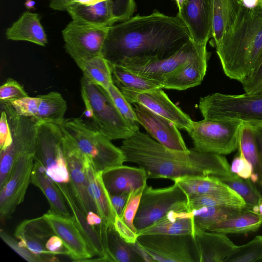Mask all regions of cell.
Returning a JSON list of instances; mask_svg holds the SVG:
<instances>
[{
	"label": "cell",
	"instance_id": "obj_1",
	"mask_svg": "<svg viewBox=\"0 0 262 262\" xmlns=\"http://www.w3.org/2000/svg\"><path fill=\"white\" fill-rule=\"evenodd\" d=\"M190 39L187 27L177 16L155 10L109 27L101 55L112 64H139L167 58Z\"/></svg>",
	"mask_w": 262,
	"mask_h": 262
},
{
	"label": "cell",
	"instance_id": "obj_2",
	"mask_svg": "<svg viewBox=\"0 0 262 262\" xmlns=\"http://www.w3.org/2000/svg\"><path fill=\"white\" fill-rule=\"evenodd\" d=\"M120 148L126 162L144 169L148 179L173 181L181 177L206 176L219 179L233 173L223 155L201 152L192 148L187 152L172 150L140 130L123 140Z\"/></svg>",
	"mask_w": 262,
	"mask_h": 262
},
{
	"label": "cell",
	"instance_id": "obj_3",
	"mask_svg": "<svg viewBox=\"0 0 262 262\" xmlns=\"http://www.w3.org/2000/svg\"><path fill=\"white\" fill-rule=\"evenodd\" d=\"M223 70L241 82L262 59V1L252 9L243 5L232 26L215 46Z\"/></svg>",
	"mask_w": 262,
	"mask_h": 262
},
{
	"label": "cell",
	"instance_id": "obj_4",
	"mask_svg": "<svg viewBox=\"0 0 262 262\" xmlns=\"http://www.w3.org/2000/svg\"><path fill=\"white\" fill-rule=\"evenodd\" d=\"M81 95L85 106L84 114L92 126L111 140L127 139L139 130L125 119L116 108L107 91L83 75Z\"/></svg>",
	"mask_w": 262,
	"mask_h": 262
},
{
	"label": "cell",
	"instance_id": "obj_5",
	"mask_svg": "<svg viewBox=\"0 0 262 262\" xmlns=\"http://www.w3.org/2000/svg\"><path fill=\"white\" fill-rule=\"evenodd\" d=\"M60 126L63 133L92 162L97 172H103L126 162L125 155L120 147L116 146L110 139L81 118L65 119Z\"/></svg>",
	"mask_w": 262,
	"mask_h": 262
},
{
	"label": "cell",
	"instance_id": "obj_6",
	"mask_svg": "<svg viewBox=\"0 0 262 262\" xmlns=\"http://www.w3.org/2000/svg\"><path fill=\"white\" fill-rule=\"evenodd\" d=\"M198 108L204 119H233L262 125V95L215 93L201 97Z\"/></svg>",
	"mask_w": 262,
	"mask_h": 262
},
{
	"label": "cell",
	"instance_id": "obj_7",
	"mask_svg": "<svg viewBox=\"0 0 262 262\" xmlns=\"http://www.w3.org/2000/svg\"><path fill=\"white\" fill-rule=\"evenodd\" d=\"M242 122L233 119H203L193 121L187 131L195 151L226 155L238 148Z\"/></svg>",
	"mask_w": 262,
	"mask_h": 262
},
{
	"label": "cell",
	"instance_id": "obj_8",
	"mask_svg": "<svg viewBox=\"0 0 262 262\" xmlns=\"http://www.w3.org/2000/svg\"><path fill=\"white\" fill-rule=\"evenodd\" d=\"M188 198L176 182L166 187L144 188L134 220L138 232L154 223L171 210L188 211Z\"/></svg>",
	"mask_w": 262,
	"mask_h": 262
},
{
	"label": "cell",
	"instance_id": "obj_9",
	"mask_svg": "<svg viewBox=\"0 0 262 262\" xmlns=\"http://www.w3.org/2000/svg\"><path fill=\"white\" fill-rule=\"evenodd\" d=\"M137 242L153 261L200 262L199 248L191 234L140 235Z\"/></svg>",
	"mask_w": 262,
	"mask_h": 262
},
{
	"label": "cell",
	"instance_id": "obj_10",
	"mask_svg": "<svg viewBox=\"0 0 262 262\" xmlns=\"http://www.w3.org/2000/svg\"><path fill=\"white\" fill-rule=\"evenodd\" d=\"M63 133L59 125L38 124L35 159L46 168L47 174L55 182L69 183L70 178L62 149Z\"/></svg>",
	"mask_w": 262,
	"mask_h": 262
},
{
	"label": "cell",
	"instance_id": "obj_11",
	"mask_svg": "<svg viewBox=\"0 0 262 262\" xmlns=\"http://www.w3.org/2000/svg\"><path fill=\"white\" fill-rule=\"evenodd\" d=\"M108 29L72 20L62 31L66 52L76 63L101 55Z\"/></svg>",
	"mask_w": 262,
	"mask_h": 262
},
{
	"label": "cell",
	"instance_id": "obj_12",
	"mask_svg": "<svg viewBox=\"0 0 262 262\" xmlns=\"http://www.w3.org/2000/svg\"><path fill=\"white\" fill-rule=\"evenodd\" d=\"M35 155L17 157L6 184L0 189V217L8 219L22 203L30 182Z\"/></svg>",
	"mask_w": 262,
	"mask_h": 262
},
{
	"label": "cell",
	"instance_id": "obj_13",
	"mask_svg": "<svg viewBox=\"0 0 262 262\" xmlns=\"http://www.w3.org/2000/svg\"><path fill=\"white\" fill-rule=\"evenodd\" d=\"M121 92L132 104L137 103L173 123L179 129L187 132L191 127L193 120L168 98L162 88L144 91L125 89Z\"/></svg>",
	"mask_w": 262,
	"mask_h": 262
},
{
	"label": "cell",
	"instance_id": "obj_14",
	"mask_svg": "<svg viewBox=\"0 0 262 262\" xmlns=\"http://www.w3.org/2000/svg\"><path fill=\"white\" fill-rule=\"evenodd\" d=\"M62 149L70 174L69 185L78 206L85 215L90 211L97 213L89 191L85 167L86 157L75 142L63 133Z\"/></svg>",
	"mask_w": 262,
	"mask_h": 262
},
{
	"label": "cell",
	"instance_id": "obj_15",
	"mask_svg": "<svg viewBox=\"0 0 262 262\" xmlns=\"http://www.w3.org/2000/svg\"><path fill=\"white\" fill-rule=\"evenodd\" d=\"M134 105L137 122L152 138L169 149L181 152L189 150L173 123L141 105L135 103Z\"/></svg>",
	"mask_w": 262,
	"mask_h": 262
},
{
	"label": "cell",
	"instance_id": "obj_16",
	"mask_svg": "<svg viewBox=\"0 0 262 262\" xmlns=\"http://www.w3.org/2000/svg\"><path fill=\"white\" fill-rule=\"evenodd\" d=\"M206 47L198 45L190 39L178 52L167 58L122 66L160 83L181 66L195 57Z\"/></svg>",
	"mask_w": 262,
	"mask_h": 262
},
{
	"label": "cell",
	"instance_id": "obj_17",
	"mask_svg": "<svg viewBox=\"0 0 262 262\" xmlns=\"http://www.w3.org/2000/svg\"><path fill=\"white\" fill-rule=\"evenodd\" d=\"M177 16L195 43L206 46L211 37L212 0H185Z\"/></svg>",
	"mask_w": 262,
	"mask_h": 262
},
{
	"label": "cell",
	"instance_id": "obj_18",
	"mask_svg": "<svg viewBox=\"0 0 262 262\" xmlns=\"http://www.w3.org/2000/svg\"><path fill=\"white\" fill-rule=\"evenodd\" d=\"M55 234L63 241L69 256L76 261H85L93 256L73 216H64L48 211L43 214Z\"/></svg>",
	"mask_w": 262,
	"mask_h": 262
},
{
	"label": "cell",
	"instance_id": "obj_19",
	"mask_svg": "<svg viewBox=\"0 0 262 262\" xmlns=\"http://www.w3.org/2000/svg\"><path fill=\"white\" fill-rule=\"evenodd\" d=\"M98 229L106 261H153L151 258L140 247L137 241L135 244H129L122 239L116 231L113 224L107 227L101 224Z\"/></svg>",
	"mask_w": 262,
	"mask_h": 262
},
{
	"label": "cell",
	"instance_id": "obj_20",
	"mask_svg": "<svg viewBox=\"0 0 262 262\" xmlns=\"http://www.w3.org/2000/svg\"><path fill=\"white\" fill-rule=\"evenodd\" d=\"M101 176L104 186L110 194L129 193L144 188L148 179L144 169L123 164L105 169Z\"/></svg>",
	"mask_w": 262,
	"mask_h": 262
},
{
	"label": "cell",
	"instance_id": "obj_21",
	"mask_svg": "<svg viewBox=\"0 0 262 262\" xmlns=\"http://www.w3.org/2000/svg\"><path fill=\"white\" fill-rule=\"evenodd\" d=\"M209 57L206 47L160 82L162 89L182 91L201 84L206 74Z\"/></svg>",
	"mask_w": 262,
	"mask_h": 262
},
{
	"label": "cell",
	"instance_id": "obj_22",
	"mask_svg": "<svg viewBox=\"0 0 262 262\" xmlns=\"http://www.w3.org/2000/svg\"><path fill=\"white\" fill-rule=\"evenodd\" d=\"M55 234L48 221L41 216L25 220L16 227L14 236L19 243L36 255L46 256L52 254L47 250L46 243Z\"/></svg>",
	"mask_w": 262,
	"mask_h": 262
},
{
	"label": "cell",
	"instance_id": "obj_23",
	"mask_svg": "<svg viewBox=\"0 0 262 262\" xmlns=\"http://www.w3.org/2000/svg\"><path fill=\"white\" fill-rule=\"evenodd\" d=\"M56 183L70 208L76 225L86 241L93 255H97L101 258L102 261H106L98 229H96L94 226L87 222L86 215L78 206L69 184Z\"/></svg>",
	"mask_w": 262,
	"mask_h": 262
},
{
	"label": "cell",
	"instance_id": "obj_24",
	"mask_svg": "<svg viewBox=\"0 0 262 262\" xmlns=\"http://www.w3.org/2000/svg\"><path fill=\"white\" fill-rule=\"evenodd\" d=\"M85 167L90 194L97 213L102 219V223L107 227L113 224L117 214L112 204L110 194L103 183L102 172H97L92 162L86 157Z\"/></svg>",
	"mask_w": 262,
	"mask_h": 262
},
{
	"label": "cell",
	"instance_id": "obj_25",
	"mask_svg": "<svg viewBox=\"0 0 262 262\" xmlns=\"http://www.w3.org/2000/svg\"><path fill=\"white\" fill-rule=\"evenodd\" d=\"M194 237L200 254V262L226 261L235 245L226 234L196 230Z\"/></svg>",
	"mask_w": 262,
	"mask_h": 262
},
{
	"label": "cell",
	"instance_id": "obj_26",
	"mask_svg": "<svg viewBox=\"0 0 262 262\" xmlns=\"http://www.w3.org/2000/svg\"><path fill=\"white\" fill-rule=\"evenodd\" d=\"M67 12L72 20L95 26L109 28L118 23L112 0H103L91 5L74 4Z\"/></svg>",
	"mask_w": 262,
	"mask_h": 262
},
{
	"label": "cell",
	"instance_id": "obj_27",
	"mask_svg": "<svg viewBox=\"0 0 262 262\" xmlns=\"http://www.w3.org/2000/svg\"><path fill=\"white\" fill-rule=\"evenodd\" d=\"M31 183L38 187L45 195L50 205L49 211L64 216H72L56 183L47 174L43 164L35 159L31 173Z\"/></svg>",
	"mask_w": 262,
	"mask_h": 262
},
{
	"label": "cell",
	"instance_id": "obj_28",
	"mask_svg": "<svg viewBox=\"0 0 262 262\" xmlns=\"http://www.w3.org/2000/svg\"><path fill=\"white\" fill-rule=\"evenodd\" d=\"M7 39L29 41L40 46L48 43L47 36L38 13L26 11L6 32Z\"/></svg>",
	"mask_w": 262,
	"mask_h": 262
},
{
	"label": "cell",
	"instance_id": "obj_29",
	"mask_svg": "<svg viewBox=\"0 0 262 262\" xmlns=\"http://www.w3.org/2000/svg\"><path fill=\"white\" fill-rule=\"evenodd\" d=\"M194 233L191 212L171 210L154 223L138 231V234H191L194 236Z\"/></svg>",
	"mask_w": 262,
	"mask_h": 262
},
{
	"label": "cell",
	"instance_id": "obj_30",
	"mask_svg": "<svg viewBox=\"0 0 262 262\" xmlns=\"http://www.w3.org/2000/svg\"><path fill=\"white\" fill-rule=\"evenodd\" d=\"M238 149L239 154L252 166L253 171L250 179L259 193L262 189V165L253 126L250 123H242L238 135Z\"/></svg>",
	"mask_w": 262,
	"mask_h": 262
},
{
	"label": "cell",
	"instance_id": "obj_31",
	"mask_svg": "<svg viewBox=\"0 0 262 262\" xmlns=\"http://www.w3.org/2000/svg\"><path fill=\"white\" fill-rule=\"evenodd\" d=\"M239 0H212V31L215 47L232 26L239 12Z\"/></svg>",
	"mask_w": 262,
	"mask_h": 262
},
{
	"label": "cell",
	"instance_id": "obj_32",
	"mask_svg": "<svg viewBox=\"0 0 262 262\" xmlns=\"http://www.w3.org/2000/svg\"><path fill=\"white\" fill-rule=\"evenodd\" d=\"M262 225V216L251 210L240 212L209 227L208 231L224 234H243L257 231Z\"/></svg>",
	"mask_w": 262,
	"mask_h": 262
},
{
	"label": "cell",
	"instance_id": "obj_33",
	"mask_svg": "<svg viewBox=\"0 0 262 262\" xmlns=\"http://www.w3.org/2000/svg\"><path fill=\"white\" fill-rule=\"evenodd\" d=\"M40 98L38 112L33 119L37 123H52L61 125L67 110V102L57 92L38 95Z\"/></svg>",
	"mask_w": 262,
	"mask_h": 262
},
{
	"label": "cell",
	"instance_id": "obj_34",
	"mask_svg": "<svg viewBox=\"0 0 262 262\" xmlns=\"http://www.w3.org/2000/svg\"><path fill=\"white\" fill-rule=\"evenodd\" d=\"M173 182L181 186L188 199L196 195L233 190L218 178L211 176L181 177Z\"/></svg>",
	"mask_w": 262,
	"mask_h": 262
},
{
	"label": "cell",
	"instance_id": "obj_35",
	"mask_svg": "<svg viewBox=\"0 0 262 262\" xmlns=\"http://www.w3.org/2000/svg\"><path fill=\"white\" fill-rule=\"evenodd\" d=\"M110 64L114 83L119 89L144 91L162 88L160 83L157 81L139 75L122 66Z\"/></svg>",
	"mask_w": 262,
	"mask_h": 262
},
{
	"label": "cell",
	"instance_id": "obj_36",
	"mask_svg": "<svg viewBox=\"0 0 262 262\" xmlns=\"http://www.w3.org/2000/svg\"><path fill=\"white\" fill-rule=\"evenodd\" d=\"M188 211L204 206H225L236 208H246L243 198L233 190L225 192L199 195L188 199Z\"/></svg>",
	"mask_w": 262,
	"mask_h": 262
},
{
	"label": "cell",
	"instance_id": "obj_37",
	"mask_svg": "<svg viewBox=\"0 0 262 262\" xmlns=\"http://www.w3.org/2000/svg\"><path fill=\"white\" fill-rule=\"evenodd\" d=\"M76 64L83 75L105 90L114 83L110 64L101 55L80 61Z\"/></svg>",
	"mask_w": 262,
	"mask_h": 262
},
{
	"label": "cell",
	"instance_id": "obj_38",
	"mask_svg": "<svg viewBox=\"0 0 262 262\" xmlns=\"http://www.w3.org/2000/svg\"><path fill=\"white\" fill-rule=\"evenodd\" d=\"M244 208L225 206H204L190 211L195 231H207L211 226L240 212Z\"/></svg>",
	"mask_w": 262,
	"mask_h": 262
},
{
	"label": "cell",
	"instance_id": "obj_39",
	"mask_svg": "<svg viewBox=\"0 0 262 262\" xmlns=\"http://www.w3.org/2000/svg\"><path fill=\"white\" fill-rule=\"evenodd\" d=\"M236 192L244 200L246 209L252 210L262 198L250 179H243L236 174L219 178Z\"/></svg>",
	"mask_w": 262,
	"mask_h": 262
},
{
	"label": "cell",
	"instance_id": "obj_40",
	"mask_svg": "<svg viewBox=\"0 0 262 262\" xmlns=\"http://www.w3.org/2000/svg\"><path fill=\"white\" fill-rule=\"evenodd\" d=\"M262 261V235H257L246 244L235 245L226 262Z\"/></svg>",
	"mask_w": 262,
	"mask_h": 262
},
{
	"label": "cell",
	"instance_id": "obj_41",
	"mask_svg": "<svg viewBox=\"0 0 262 262\" xmlns=\"http://www.w3.org/2000/svg\"><path fill=\"white\" fill-rule=\"evenodd\" d=\"M106 91L114 105L123 117L134 126H138L133 107L122 94L120 89L113 83Z\"/></svg>",
	"mask_w": 262,
	"mask_h": 262
},
{
	"label": "cell",
	"instance_id": "obj_42",
	"mask_svg": "<svg viewBox=\"0 0 262 262\" xmlns=\"http://www.w3.org/2000/svg\"><path fill=\"white\" fill-rule=\"evenodd\" d=\"M144 189L140 188L129 193L123 211L121 215H119L134 231L137 233L138 231L134 225V220L139 207Z\"/></svg>",
	"mask_w": 262,
	"mask_h": 262
},
{
	"label": "cell",
	"instance_id": "obj_43",
	"mask_svg": "<svg viewBox=\"0 0 262 262\" xmlns=\"http://www.w3.org/2000/svg\"><path fill=\"white\" fill-rule=\"evenodd\" d=\"M40 98L36 97L27 96L8 103L13 108L16 113L21 116L33 118L37 114Z\"/></svg>",
	"mask_w": 262,
	"mask_h": 262
},
{
	"label": "cell",
	"instance_id": "obj_44",
	"mask_svg": "<svg viewBox=\"0 0 262 262\" xmlns=\"http://www.w3.org/2000/svg\"><path fill=\"white\" fill-rule=\"evenodd\" d=\"M28 96L23 86L12 78H8L0 87L1 104L8 103L11 101Z\"/></svg>",
	"mask_w": 262,
	"mask_h": 262
},
{
	"label": "cell",
	"instance_id": "obj_45",
	"mask_svg": "<svg viewBox=\"0 0 262 262\" xmlns=\"http://www.w3.org/2000/svg\"><path fill=\"white\" fill-rule=\"evenodd\" d=\"M241 83L245 93L249 95H262V59Z\"/></svg>",
	"mask_w": 262,
	"mask_h": 262
},
{
	"label": "cell",
	"instance_id": "obj_46",
	"mask_svg": "<svg viewBox=\"0 0 262 262\" xmlns=\"http://www.w3.org/2000/svg\"><path fill=\"white\" fill-rule=\"evenodd\" d=\"M2 239L22 258L29 262H45L44 258L35 254L27 247L20 244L5 231L1 230Z\"/></svg>",
	"mask_w": 262,
	"mask_h": 262
},
{
	"label": "cell",
	"instance_id": "obj_47",
	"mask_svg": "<svg viewBox=\"0 0 262 262\" xmlns=\"http://www.w3.org/2000/svg\"><path fill=\"white\" fill-rule=\"evenodd\" d=\"M0 153V189H1L8 181L14 165L15 158L9 148L1 150Z\"/></svg>",
	"mask_w": 262,
	"mask_h": 262
},
{
	"label": "cell",
	"instance_id": "obj_48",
	"mask_svg": "<svg viewBox=\"0 0 262 262\" xmlns=\"http://www.w3.org/2000/svg\"><path fill=\"white\" fill-rule=\"evenodd\" d=\"M135 0H115L114 12L118 22L132 17L136 9Z\"/></svg>",
	"mask_w": 262,
	"mask_h": 262
},
{
	"label": "cell",
	"instance_id": "obj_49",
	"mask_svg": "<svg viewBox=\"0 0 262 262\" xmlns=\"http://www.w3.org/2000/svg\"><path fill=\"white\" fill-rule=\"evenodd\" d=\"M113 225L116 231L126 242L129 244H135L137 242L138 233L134 231L120 216H116Z\"/></svg>",
	"mask_w": 262,
	"mask_h": 262
},
{
	"label": "cell",
	"instance_id": "obj_50",
	"mask_svg": "<svg viewBox=\"0 0 262 262\" xmlns=\"http://www.w3.org/2000/svg\"><path fill=\"white\" fill-rule=\"evenodd\" d=\"M230 169L233 173L243 179H250L253 171L251 164L239 154L233 159Z\"/></svg>",
	"mask_w": 262,
	"mask_h": 262
},
{
	"label": "cell",
	"instance_id": "obj_51",
	"mask_svg": "<svg viewBox=\"0 0 262 262\" xmlns=\"http://www.w3.org/2000/svg\"><path fill=\"white\" fill-rule=\"evenodd\" d=\"M13 141V138L7 114L3 109L0 119V149H6Z\"/></svg>",
	"mask_w": 262,
	"mask_h": 262
},
{
	"label": "cell",
	"instance_id": "obj_52",
	"mask_svg": "<svg viewBox=\"0 0 262 262\" xmlns=\"http://www.w3.org/2000/svg\"><path fill=\"white\" fill-rule=\"evenodd\" d=\"M47 250L54 255H64L69 256V252L62 239L57 235L51 236L46 242Z\"/></svg>",
	"mask_w": 262,
	"mask_h": 262
},
{
	"label": "cell",
	"instance_id": "obj_53",
	"mask_svg": "<svg viewBox=\"0 0 262 262\" xmlns=\"http://www.w3.org/2000/svg\"><path fill=\"white\" fill-rule=\"evenodd\" d=\"M128 194V193L126 192L110 194L112 204L117 215H121L126 203Z\"/></svg>",
	"mask_w": 262,
	"mask_h": 262
},
{
	"label": "cell",
	"instance_id": "obj_54",
	"mask_svg": "<svg viewBox=\"0 0 262 262\" xmlns=\"http://www.w3.org/2000/svg\"><path fill=\"white\" fill-rule=\"evenodd\" d=\"M74 0H50V7L56 11H65L73 3Z\"/></svg>",
	"mask_w": 262,
	"mask_h": 262
},
{
	"label": "cell",
	"instance_id": "obj_55",
	"mask_svg": "<svg viewBox=\"0 0 262 262\" xmlns=\"http://www.w3.org/2000/svg\"><path fill=\"white\" fill-rule=\"evenodd\" d=\"M252 124L253 126L259 157L262 165V125L254 124ZM259 193L262 197V189L259 192Z\"/></svg>",
	"mask_w": 262,
	"mask_h": 262
},
{
	"label": "cell",
	"instance_id": "obj_56",
	"mask_svg": "<svg viewBox=\"0 0 262 262\" xmlns=\"http://www.w3.org/2000/svg\"><path fill=\"white\" fill-rule=\"evenodd\" d=\"M86 219L88 224L91 226H99L102 223L101 216L93 211H90L86 215Z\"/></svg>",
	"mask_w": 262,
	"mask_h": 262
},
{
	"label": "cell",
	"instance_id": "obj_57",
	"mask_svg": "<svg viewBox=\"0 0 262 262\" xmlns=\"http://www.w3.org/2000/svg\"><path fill=\"white\" fill-rule=\"evenodd\" d=\"M260 0H242L241 3L243 6L249 9H252L257 7Z\"/></svg>",
	"mask_w": 262,
	"mask_h": 262
},
{
	"label": "cell",
	"instance_id": "obj_58",
	"mask_svg": "<svg viewBox=\"0 0 262 262\" xmlns=\"http://www.w3.org/2000/svg\"><path fill=\"white\" fill-rule=\"evenodd\" d=\"M257 213L262 216V198L259 200L257 205Z\"/></svg>",
	"mask_w": 262,
	"mask_h": 262
},
{
	"label": "cell",
	"instance_id": "obj_59",
	"mask_svg": "<svg viewBox=\"0 0 262 262\" xmlns=\"http://www.w3.org/2000/svg\"><path fill=\"white\" fill-rule=\"evenodd\" d=\"M173 1H174L176 2L177 7L178 8V10H180L181 8V7L185 0H173Z\"/></svg>",
	"mask_w": 262,
	"mask_h": 262
},
{
	"label": "cell",
	"instance_id": "obj_60",
	"mask_svg": "<svg viewBox=\"0 0 262 262\" xmlns=\"http://www.w3.org/2000/svg\"><path fill=\"white\" fill-rule=\"evenodd\" d=\"M239 1L241 2L242 0H239Z\"/></svg>",
	"mask_w": 262,
	"mask_h": 262
},
{
	"label": "cell",
	"instance_id": "obj_61",
	"mask_svg": "<svg viewBox=\"0 0 262 262\" xmlns=\"http://www.w3.org/2000/svg\"><path fill=\"white\" fill-rule=\"evenodd\" d=\"M262 1V0H261Z\"/></svg>",
	"mask_w": 262,
	"mask_h": 262
}]
</instances>
